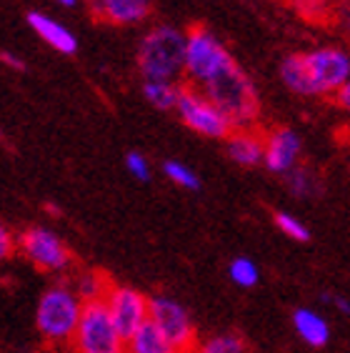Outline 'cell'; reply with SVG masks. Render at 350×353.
<instances>
[{"label":"cell","instance_id":"83f0119b","mask_svg":"<svg viewBox=\"0 0 350 353\" xmlns=\"http://www.w3.org/2000/svg\"><path fill=\"white\" fill-rule=\"evenodd\" d=\"M333 103H336L338 108L345 110V113H350V81L343 83L340 88L333 93Z\"/></svg>","mask_w":350,"mask_h":353},{"label":"cell","instance_id":"9a60e30c","mask_svg":"<svg viewBox=\"0 0 350 353\" xmlns=\"http://www.w3.org/2000/svg\"><path fill=\"white\" fill-rule=\"evenodd\" d=\"M293 331L298 333V339L303 341L310 348H323L330 341V323L323 313L313 311V308H296L293 316Z\"/></svg>","mask_w":350,"mask_h":353},{"label":"cell","instance_id":"4fadbf2b","mask_svg":"<svg viewBox=\"0 0 350 353\" xmlns=\"http://www.w3.org/2000/svg\"><path fill=\"white\" fill-rule=\"evenodd\" d=\"M150 0H93V13L98 21L110 26H138L150 18Z\"/></svg>","mask_w":350,"mask_h":353},{"label":"cell","instance_id":"d4e9b609","mask_svg":"<svg viewBox=\"0 0 350 353\" xmlns=\"http://www.w3.org/2000/svg\"><path fill=\"white\" fill-rule=\"evenodd\" d=\"M290 8L296 10L298 15H303L305 21H325L336 6V0H288Z\"/></svg>","mask_w":350,"mask_h":353},{"label":"cell","instance_id":"cb8c5ba5","mask_svg":"<svg viewBox=\"0 0 350 353\" xmlns=\"http://www.w3.org/2000/svg\"><path fill=\"white\" fill-rule=\"evenodd\" d=\"M163 173L170 183L178 185L183 190H200V176L190 165L181 163V161H165L163 163Z\"/></svg>","mask_w":350,"mask_h":353},{"label":"cell","instance_id":"f1b7e54d","mask_svg":"<svg viewBox=\"0 0 350 353\" xmlns=\"http://www.w3.org/2000/svg\"><path fill=\"white\" fill-rule=\"evenodd\" d=\"M325 301H328L330 306L336 308L338 313H345V316H350V299H345V296H336V293H330V296H325Z\"/></svg>","mask_w":350,"mask_h":353},{"label":"cell","instance_id":"ffe728a7","mask_svg":"<svg viewBox=\"0 0 350 353\" xmlns=\"http://www.w3.org/2000/svg\"><path fill=\"white\" fill-rule=\"evenodd\" d=\"M193 353H248V343L240 333H216L200 341Z\"/></svg>","mask_w":350,"mask_h":353},{"label":"cell","instance_id":"5b68a950","mask_svg":"<svg viewBox=\"0 0 350 353\" xmlns=\"http://www.w3.org/2000/svg\"><path fill=\"white\" fill-rule=\"evenodd\" d=\"M70 346L73 353H128V339L115 326L105 301H88Z\"/></svg>","mask_w":350,"mask_h":353},{"label":"cell","instance_id":"f546056e","mask_svg":"<svg viewBox=\"0 0 350 353\" xmlns=\"http://www.w3.org/2000/svg\"><path fill=\"white\" fill-rule=\"evenodd\" d=\"M0 63H6L8 68H13V70H25V63L13 53H0Z\"/></svg>","mask_w":350,"mask_h":353},{"label":"cell","instance_id":"7a4b0ae2","mask_svg":"<svg viewBox=\"0 0 350 353\" xmlns=\"http://www.w3.org/2000/svg\"><path fill=\"white\" fill-rule=\"evenodd\" d=\"M185 30L175 26H155L141 38L138 70L143 81H178L185 73Z\"/></svg>","mask_w":350,"mask_h":353},{"label":"cell","instance_id":"277c9868","mask_svg":"<svg viewBox=\"0 0 350 353\" xmlns=\"http://www.w3.org/2000/svg\"><path fill=\"white\" fill-rule=\"evenodd\" d=\"M188 41H185V83L203 88L208 85L213 78L228 70L230 65H236V58L230 55V50L223 46V41L218 38L210 28L205 26H193L190 30H185Z\"/></svg>","mask_w":350,"mask_h":353},{"label":"cell","instance_id":"7c38bea8","mask_svg":"<svg viewBox=\"0 0 350 353\" xmlns=\"http://www.w3.org/2000/svg\"><path fill=\"white\" fill-rule=\"evenodd\" d=\"M225 153L240 168H258L265 161V130L236 128L225 138Z\"/></svg>","mask_w":350,"mask_h":353},{"label":"cell","instance_id":"4316f807","mask_svg":"<svg viewBox=\"0 0 350 353\" xmlns=\"http://www.w3.org/2000/svg\"><path fill=\"white\" fill-rule=\"evenodd\" d=\"M13 251H15V236H13V231L8 228L3 221H0V263L6 259H10L13 256Z\"/></svg>","mask_w":350,"mask_h":353},{"label":"cell","instance_id":"7402d4cb","mask_svg":"<svg viewBox=\"0 0 350 353\" xmlns=\"http://www.w3.org/2000/svg\"><path fill=\"white\" fill-rule=\"evenodd\" d=\"M110 281L105 279V276H101V273L95 271H88L83 273L81 279H78V283H75V291H78V296H81L83 301H105V296H108L110 291Z\"/></svg>","mask_w":350,"mask_h":353},{"label":"cell","instance_id":"8fae6325","mask_svg":"<svg viewBox=\"0 0 350 353\" xmlns=\"http://www.w3.org/2000/svg\"><path fill=\"white\" fill-rule=\"evenodd\" d=\"M303 158V138L290 125H273L265 130V161L262 165L273 176H288L300 165Z\"/></svg>","mask_w":350,"mask_h":353},{"label":"cell","instance_id":"52a82bcc","mask_svg":"<svg viewBox=\"0 0 350 353\" xmlns=\"http://www.w3.org/2000/svg\"><path fill=\"white\" fill-rule=\"evenodd\" d=\"M305 65H308L310 83L316 90V98L336 93L343 83L350 81V53L338 46H318L303 50Z\"/></svg>","mask_w":350,"mask_h":353},{"label":"cell","instance_id":"d6986e66","mask_svg":"<svg viewBox=\"0 0 350 353\" xmlns=\"http://www.w3.org/2000/svg\"><path fill=\"white\" fill-rule=\"evenodd\" d=\"M181 83L178 81H143V98L158 110H175L181 98Z\"/></svg>","mask_w":350,"mask_h":353},{"label":"cell","instance_id":"44dd1931","mask_svg":"<svg viewBox=\"0 0 350 353\" xmlns=\"http://www.w3.org/2000/svg\"><path fill=\"white\" fill-rule=\"evenodd\" d=\"M228 279L238 288H256L260 283V268L248 256H238V259H233L228 263Z\"/></svg>","mask_w":350,"mask_h":353},{"label":"cell","instance_id":"e0dca14e","mask_svg":"<svg viewBox=\"0 0 350 353\" xmlns=\"http://www.w3.org/2000/svg\"><path fill=\"white\" fill-rule=\"evenodd\" d=\"M285 178V188H288V193L293 198H320L323 196V178H320V173H318L313 165H305L300 163L298 168H293Z\"/></svg>","mask_w":350,"mask_h":353},{"label":"cell","instance_id":"9c48e42d","mask_svg":"<svg viewBox=\"0 0 350 353\" xmlns=\"http://www.w3.org/2000/svg\"><path fill=\"white\" fill-rule=\"evenodd\" d=\"M18 245H21L23 256L41 271L63 273L73 263V256L68 251V245L63 243V238L50 228H43V225L25 228L18 238Z\"/></svg>","mask_w":350,"mask_h":353},{"label":"cell","instance_id":"3957f363","mask_svg":"<svg viewBox=\"0 0 350 353\" xmlns=\"http://www.w3.org/2000/svg\"><path fill=\"white\" fill-rule=\"evenodd\" d=\"M83 308H85V301L78 296L75 288H70L68 283H55L38 299L35 326L43 339L53 343H70L81 323Z\"/></svg>","mask_w":350,"mask_h":353},{"label":"cell","instance_id":"30bf717a","mask_svg":"<svg viewBox=\"0 0 350 353\" xmlns=\"http://www.w3.org/2000/svg\"><path fill=\"white\" fill-rule=\"evenodd\" d=\"M105 306H108L115 326L121 328L125 339H130L138 328L150 321V299L130 285H110L108 296H105Z\"/></svg>","mask_w":350,"mask_h":353},{"label":"cell","instance_id":"6da1fadb","mask_svg":"<svg viewBox=\"0 0 350 353\" xmlns=\"http://www.w3.org/2000/svg\"><path fill=\"white\" fill-rule=\"evenodd\" d=\"M203 93L216 103L228 118L233 130L236 128H258V121L262 116V101L256 81L250 78L240 65H230L218 78L203 85Z\"/></svg>","mask_w":350,"mask_h":353},{"label":"cell","instance_id":"4dcf8cb0","mask_svg":"<svg viewBox=\"0 0 350 353\" xmlns=\"http://www.w3.org/2000/svg\"><path fill=\"white\" fill-rule=\"evenodd\" d=\"M55 3H58V6H63V8H73L78 0H55Z\"/></svg>","mask_w":350,"mask_h":353},{"label":"cell","instance_id":"8992f818","mask_svg":"<svg viewBox=\"0 0 350 353\" xmlns=\"http://www.w3.org/2000/svg\"><path fill=\"white\" fill-rule=\"evenodd\" d=\"M175 113L185 128H190L203 138H210V141H225L233 133V125L223 116V110L200 88L188 85V83L181 88Z\"/></svg>","mask_w":350,"mask_h":353},{"label":"cell","instance_id":"484cf974","mask_svg":"<svg viewBox=\"0 0 350 353\" xmlns=\"http://www.w3.org/2000/svg\"><path fill=\"white\" fill-rule=\"evenodd\" d=\"M125 168H128V173L133 178H138L141 183H145V181H150V163L148 158L143 156V153H138V150H130L128 156H125Z\"/></svg>","mask_w":350,"mask_h":353},{"label":"cell","instance_id":"603a6c76","mask_svg":"<svg viewBox=\"0 0 350 353\" xmlns=\"http://www.w3.org/2000/svg\"><path fill=\"white\" fill-rule=\"evenodd\" d=\"M273 223H276V228L283 233L285 238L296 241V243H308L310 236H313L308 225H305L298 216H293V213H288V211L273 213Z\"/></svg>","mask_w":350,"mask_h":353},{"label":"cell","instance_id":"ba28073f","mask_svg":"<svg viewBox=\"0 0 350 353\" xmlns=\"http://www.w3.org/2000/svg\"><path fill=\"white\" fill-rule=\"evenodd\" d=\"M150 321L161 328V333L181 353H193L198 346L196 323L188 308L170 296H153L150 299Z\"/></svg>","mask_w":350,"mask_h":353},{"label":"cell","instance_id":"ac0fdd59","mask_svg":"<svg viewBox=\"0 0 350 353\" xmlns=\"http://www.w3.org/2000/svg\"><path fill=\"white\" fill-rule=\"evenodd\" d=\"M128 353H181V351L163 336L161 328L155 326L153 321H148L145 326H141L128 339Z\"/></svg>","mask_w":350,"mask_h":353},{"label":"cell","instance_id":"2e32d148","mask_svg":"<svg viewBox=\"0 0 350 353\" xmlns=\"http://www.w3.org/2000/svg\"><path fill=\"white\" fill-rule=\"evenodd\" d=\"M278 78L290 93L300 95V98H316L313 83H310L308 65H305L303 53H288L278 65Z\"/></svg>","mask_w":350,"mask_h":353},{"label":"cell","instance_id":"5bb4252c","mask_svg":"<svg viewBox=\"0 0 350 353\" xmlns=\"http://www.w3.org/2000/svg\"><path fill=\"white\" fill-rule=\"evenodd\" d=\"M28 26L33 28V33L38 35L43 43H48V46L53 48V50H58V53L73 55L75 50H78V38H75L63 23L50 18V15L30 10V13H28Z\"/></svg>","mask_w":350,"mask_h":353}]
</instances>
